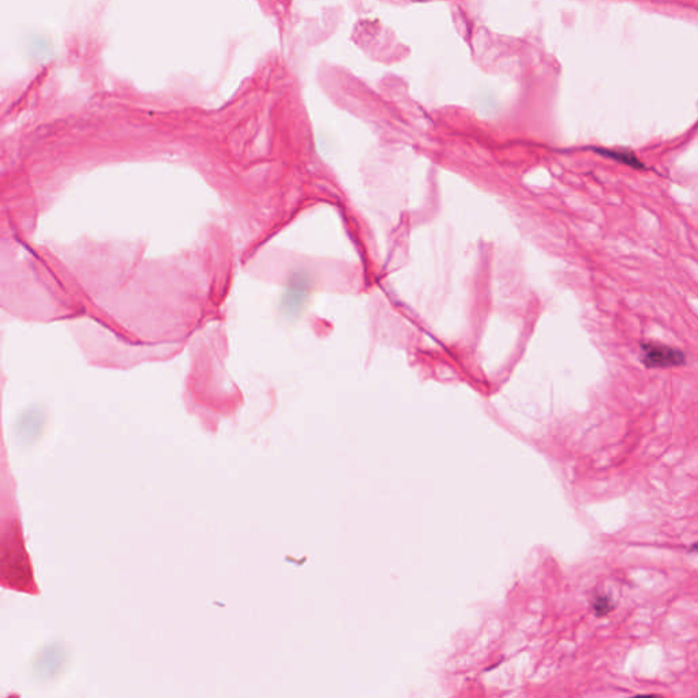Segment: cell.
<instances>
[{"mask_svg":"<svg viewBox=\"0 0 698 698\" xmlns=\"http://www.w3.org/2000/svg\"><path fill=\"white\" fill-rule=\"evenodd\" d=\"M3 587L37 593L18 523L10 525V533L3 536Z\"/></svg>","mask_w":698,"mask_h":698,"instance_id":"obj_1","label":"cell"},{"mask_svg":"<svg viewBox=\"0 0 698 698\" xmlns=\"http://www.w3.org/2000/svg\"><path fill=\"white\" fill-rule=\"evenodd\" d=\"M641 362L646 368H671L686 363V356L682 351L663 344L643 342Z\"/></svg>","mask_w":698,"mask_h":698,"instance_id":"obj_2","label":"cell"},{"mask_svg":"<svg viewBox=\"0 0 698 698\" xmlns=\"http://www.w3.org/2000/svg\"><path fill=\"white\" fill-rule=\"evenodd\" d=\"M597 153L603 154L607 159H613V160L618 161V163L629 166V167L636 168V169H643V168H645L643 163L639 160V157L633 152H629V150H610V149L604 150V149H599Z\"/></svg>","mask_w":698,"mask_h":698,"instance_id":"obj_3","label":"cell"},{"mask_svg":"<svg viewBox=\"0 0 698 698\" xmlns=\"http://www.w3.org/2000/svg\"><path fill=\"white\" fill-rule=\"evenodd\" d=\"M592 610L593 613L596 614V616H604V615L610 614L613 610H614V603H613V597L610 595H604V593H597L593 599H592Z\"/></svg>","mask_w":698,"mask_h":698,"instance_id":"obj_4","label":"cell"},{"mask_svg":"<svg viewBox=\"0 0 698 698\" xmlns=\"http://www.w3.org/2000/svg\"><path fill=\"white\" fill-rule=\"evenodd\" d=\"M690 550H692V551H696V553H698V543H695V544H692Z\"/></svg>","mask_w":698,"mask_h":698,"instance_id":"obj_5","label":"cell"}]
</instances>
